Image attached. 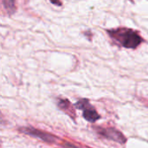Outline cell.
<instances>
[{
    "label": "cell",
    "instance_id": "7a4b0ae2",
    "mask_svg": "<svg viewBox=\"0 0 148 148\" xmlns=\"http://www.w3.org/2000/svg\"><path fill=\"white\" fill-rule=\"evenodd\" d=\"M75 108L83 111V117L85 120L90 122H95L100 119V115L95 108L88 102V100H80L75 103Z\"/></svg>",
    "mask_w": 148,
    "mask_h": 148
},
{
    "label": "cell",
    "instance_id": "277c9868",
    "mask_svg": "<svg viewBox=\"0 0 148 148\" xmlns=\"http://www.w3.org/2000/svg\"><path fill=\"white\" fill-rule=\"evenodd\" d=\"M22 131L30 136L38 138L47 143H53V142L56 141V140H57V138L53 136L52 134L44 133L42 131H40V130H37V129L32 128V127H23L22 129Z\"/></svg>",
    "mask_w": 148,
    "mask_h": 148
},
{
    "label": "cell",
    "instance_id": "6da1fadb",
    "mask_svg": "<svg viewBox=\"0 0 148 148\" xmlns=\"http://www.w3.org/2000/svg\"><path fill=\"white\" fill-rule=\"evenodd\" d=\"M109 36L120 45L127 49H135L142 42V38L134 29L127 28H119L108 31Z\"/></svg>",
    "mask_w": 148,
    "mask_h": 148
},
{
    "label": "cell",
    "instance_id": "3957f363",
    "mask_svg": "<svg viewBox=\"0 0 148 148\" xmlns=\"http://www.w3.org/2000/svg\"><path fill=\"white\" fill-rule=\"evenodd\" d=\"M96 131L100 135H101L108 140H114V141H116V142H119L121 144L125 143L127 140V139L123 136V134L120 131H118L114 128L98 127L96 129Z\"/></svg>",
    "mask_w": 148,
    "mask_h": 148
},
{
    "label": "cell",
    "instance_id": "8992f818",
    "mask_svg": "<svg viewBox=\"0 0 148 148\" xmlns=\"http://www.w3.org/2000/svg\"><path fill=\"white\" fill-rule=\"evenodd\" d=\"M53 3H56L57 5H61V3L60 2H58L57 0H50Z\"/></svg>",
    "mask_w": 148,
    "mask_h": 148
},
{
    "label": "cell",
    "instance_id": "5b68a950",
    "mask_svg": "<svg viewBox=\"0 0 148 148\" xmlns=\"http://www.w3.org/2000/svg\"><path fill=\"white\" fill-rule=\"evenodd\" d=\"M58 107L62 110H63L64 112H66L67 114H69V115H71L72 117H74V114H75L74 109L72 108L71 104L67 100H61L58 102Z\"/></svg>",
    "mask_w": 148,
    "mask_h": 148
},
{
    "label": "cell",
    "instance_id": "52a82bcc",
    "mask_svg": "<svg viewBox=\"0 0 148 148\" xmlns=\"http://www.w3.org/2000/svg\"><path fill=\"white\" fill-rule=\"evenodd\" d=\"M66 147L67 148H77L76 147H75V146H73V145H70V144H67V145H66Z\"/></svg>",
    "mask_w": 148,
    "mask_h": 148
}]
</instances>
